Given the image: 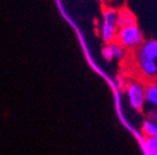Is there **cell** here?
<instances>
[{
    "label": "cell",
    "instance_id": "obj_7",
    "mask_svg": "<svg viewBox=\"0 0 157 155\" xmlns=\"http://www.w3.org/2000/svg\"><path fill=\"white\" fill-rule=\"evenodd\" d=\"M136 58H144L157 61V39H148L136 50Z\"/></svg>",
    "mask_w": 157,
    "mask_h": 155
},
{
    "label": "cell",
    "instance_id": "obj_5",
    "mask_svg": "<svg viewBox=\"0 0 157 155\" xmlns=\"http://www.w3.org/2000/svg\"><path fill=\"white\" fill-rule=\"evenodd\" d=\"M137 66L142 77L146 80H154L157 76V61L144 58H136Z\"/></svg>",
    "mask_w": 157,
    "mask_h": 155
},
{
    "label": "cell",
    "instance_id": "obj_11",
    "mask_svg": "<svg viewBox=\"0 0 157 155\" xmlns=\"http://www.w3.org/2000/svg\"><path fill=\"white\" fill-rule=\"evenodd\" d=\"M98 2H101V5H107L108 2H109V1H110V0H97Z\"/></svg>",
    "mask_w": 157,
    "mask_h": 155
},
{
    "label": "cell",
    "instance_id": "obj_6",
    "mask_svg": "<svg viewBox=\"0 0 157 155\" xmlns=\"http://www.w3.org/2000/svg\"><path fill=\"white\" fill-rule=\"evenodd\" d=\"M125 52L127 50L116 40L110 44H107L101 49L103 58L108 62L113 60H122L125 56Z\"/></svg>",
    "mask_w": 157,
    "mask_h": 155
},
{
    "label": "cell",
    "instance_id": "obj_10",
    "mask_svg": "<svg viewBox=\"0 0 157 155\" xmlns=\"http://www.w3.org/2000/svg\"><path fill=\"white\" fill-rule=\"evenodd\" d=\"M143 148L147 155H157V137L145 138L143 141Z\"/></svg>",
    "mask_w": 157,
    "mask_h": 155
},
{
    "label": "cell",
    "instance_id": "obj_9",
    "mask_svg": "<svg viewBox=\"0 0 157 155\" xmlns=\"http://www.w3.org/2000/svg\"><path fill=\"white\" fill-rule=\"evenodd\" d=\"M145 102L148 110H157V85L154 82V80L146 82Z\"/></svg>",
    "mask_w": 157,
    "mask_h": 155
},
{
    "label": "cell",
    "instance_id": "obj_4",
    "mask_svg": "<svg viewBox=\"0 0 157 155\" xmlns=\"http://www.w3.org/2000/svg\"><path fill=\"white\" fill-rule=\"evenodd\" d=\"M141 130L145 138L157 137V110H147L141 124Z\"/></svg>",
    "mask_w": 157,
    "mask_h": 155
},
{
    "label": "cell",
    "instance_id": "obj_8",
    "mask_svg": "<svg viewBox=\"0 0 157 155\" xmlns=\"http://www.w3.org/2000/svg\"><path fill=\"white\" fill-rule=\"evenodd\" d=\"M117 20L119 28L136 24V16L128 7H121L117 10Z\"/></svg>",
    "mask_w": 157,
    "mask_h": 155
},
{
    "label": "cell",
    "instance_id": "obj_2",
    "mask_svg": "<svg viewBox=\"0 0 157 155\" xmlns=\"http://www.w3.org/2000/svg\"><path fill=\"white\" fill-rule=\"evenodd\" d=\"M119 31L117 20V9L113 7H104L101 12V23L99 26V35L104 44H110L117 38Z\"/></svg>",
    "mask_w": 157,
    "mask_h": 155
},
{
    "label": "cell",
    "instance_id": "obj_3",
    "mask_svg": "<svg viewBox=\"0 0 157 155\" xmlns=\"http://www.w3.org/2000/svg\"><path fill=\"white\" fill-rule=\"evenodd\" d=\"M116 41H118L127 51H134L139 50L145 40L141 28L135 24L119 28Z\"/></svg>",
    "mask_w": 157,
    "mask_h": 155
},
{
    "label": "cell",
    "instance_id": "obj_12",
    "mask_svg": "<svg viewBox=\"0 0 157 155\" xmlns=\"http://www.w3.org/2000/svg\"><path fill=\"white\" fill-rule=\"evenodd\" d=\"M154 82H155V84H156V85H157V76L154 78Z\"/></svg>",
    "mask_w": 157,
    "mask_h": 155
},
{
    "label": "cell",
    "instance_id": "obj_1",
    "mask_svg": "<svg viewBox=\"0 0 157 155\" xmlns=\"http://www.w3.org/2000/svg\"><path fill=\"white\" fill-rule=\"evenodd\" d=\"M145 87L146 82L140 78H131L124 85V95L128 104L136 112H142L146 106L145 102Z\"/></svg>",
    "mask_w": 157,
    "mask_h": 155
}]
</instances>
